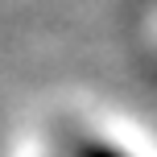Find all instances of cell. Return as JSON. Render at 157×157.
<instances>
[{"mask_svg": "<svg viewBox=\"0 0 157 157\" xmlns=\"http://www.w3.org/2000/svg\"><path fill=\"white\" fill-rule=\"evenodd\" d=\"M83 157H120V153H116V149H103V145H91Z\"/></svg>", "mask_w": 157, "mask_h": 157, "instance_id": "obj_1", "label": "cell"}]
</instances>
